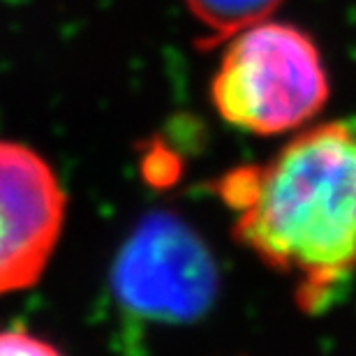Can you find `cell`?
<instances>
[{"instance_id":"cell-1","label":"cell","mask_w":356,"mask_h":356,"mask_svg":"<svg viewBox=\"0 0 356 356\" xmlns=\"http://www.w3.org/2000/svg\"><path fill=\"white\" fill-rule=\"evenodd\" d=\"M220 197L234 236L294 280L303 312H322L356 270V118L298 132L264 165L232 169Z\"/></svg>"},{"instance_id":"cell-2","label":"cell","mask_w":356,"mask_h":356,"mask_svg":"<svg viewBox=\"0 0 356 356\" xmlns=\"http://www.w3.org/2000/svg\"><path fill=\"white\" fill-rule=\"evenodd\" d=\"M329 95V74L315 40L298 26L277 21L234 35L211 83L220 116L261 137L301 130Z\"/></svg>"},{"instance_id":"cell-3","label":"cell","mask_w":356,"mask_h":356,"mask_svg":"<svg viewBox=\"0 0 356 356\" xmlns=\"http://www.w3.org/2000/svg\"><path fill=\"white\" fill-rule=\"evenodd\" d=\"M220 273L202 236L174 213H151L116 254L111 291L148 322L188 324L218 296Z\"/></svg>"},{"instance_id":"cell-4","label":"cell","mask_w":356,"mask_h":356,"mask_svg":"<svg viewBox=\"0 0 356 356\" xmlns=\"http://www.w3.org/2000/svg\"><path fill=\"white\" fill-rule=\"evenodd\" d=\"M65 202L42 155L0 141V296L40 280L58 243Z\"/></svg>"},{"instance_id":"cell-5","label":"cell","mask_w":356,"mask_h":356,"mask_svg":"<svg viewBox=\"0 0 356 356\" xmlns=\"http://www.w3.org/2000/svg\"><path fill=\"white\" fill-rule=\"evenodd\" d=\"M284 0H185L192 17L206 31L204 44L232 40L234 35L266 21Z\"/></svg>"},{"instance_id":"cell-6","label":"cell","mask_w":356,"mask_h":356,"mask_svg":"<svg viewBox=\"0 0 356 356\" xmlns=\"http://www.w3.org/2000/svg\"><path fill=\"white\" fill-rule=\"evenodd\" d=\"M0 356H63L51 343L42 340L26 329L0 331Z\"/></svg>"}]
</instances>
